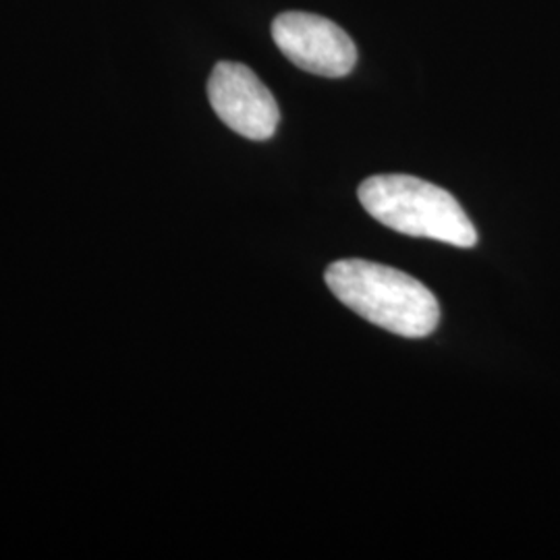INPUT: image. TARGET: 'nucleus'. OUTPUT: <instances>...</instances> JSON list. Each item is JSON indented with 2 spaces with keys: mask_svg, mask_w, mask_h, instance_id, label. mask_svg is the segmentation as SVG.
Returning <instances> with one entry per match:
<instances>
[{
  "mask_svg": "<svg viewBox=\"0 0 560 560\" xmlns=\"http://www.w3.org/2000/svg\"><path fill=\"white\" fill-rule=\"evenodd\" d=\"M324 280L332 295L363 320L405 339L432 335L441 320L439 301L428 287L376 261H335Z\"/></svg>",
  "mask_w": 560,
  "mask_h": 560,
  "instance_id": "1",
  "label": "nucleus"
},
{
  "mask_svg": "<svg viewBox=\"0 0 560 560\" xmlns=\"http://www.w3.org/2000/svg\"><path fill=\"white\" fill-rule=\"evenodd\" d=\"M361 206L376 221L407 237L442 241L469 249L478 231L455 196L409 175H376L360 185Z\"/></svg>",
  "mask_w": 560,
  "mask_h": 560,
  "instance_id": "2",
  "label": "nucleus"
},
{
  "mask_svg": "<svg viewBox=\"0 0 560 560\" xmlns=\"http://www.w3.org/2000/svg\"><path fill=\"white\" fill-rule=\"evenodd\" d=\"M272 38L280 52L307 73L345 78L358 62V48L335 21L289 11L272 21Z\"/></svg>",
  "mask_w": 560,
  "mask_h": 560,
  "instance_id": "3",
  "label": "nucleus"
},
{
  "mask_svg": "<svg viewBox=\"0 0 560 560\" xmlns=\"http://www.w3.org/2000/svg\"><path fill=\"white\" fill-rule=\"evenodd\" d=\"M208 98L219 119L243 138L264 141L277 133L279 104L249 67L219 62L208 80Z\"/></svg>",
  "mask_w": 560,
  "mask_h": 560,
  "instance_id": "4",
  "label": "nucleus"
}]
</instances>
